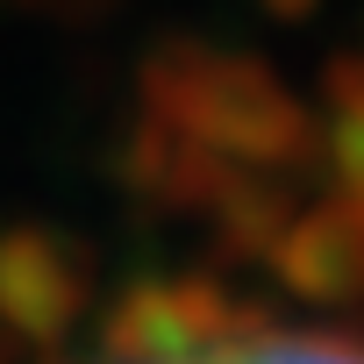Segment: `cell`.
I'll return each instance as SVG.
<instances>
[{
    "mask_svg": "<svg viewBox=\"0 0 364 364\" xmlns=\"http://www.w3.org/2000/svg\"><path fill=\"white\" fill-rule=\"evenodd\" d=\"M164 364H364V350L328 343V336H264V343H215L193 357H164Z\"/></svg>",
    "mask_w": 364,
    "mask_h": 364,
    "instance_id": "cell-1",
    "label": "cell"
}]
</instances>
